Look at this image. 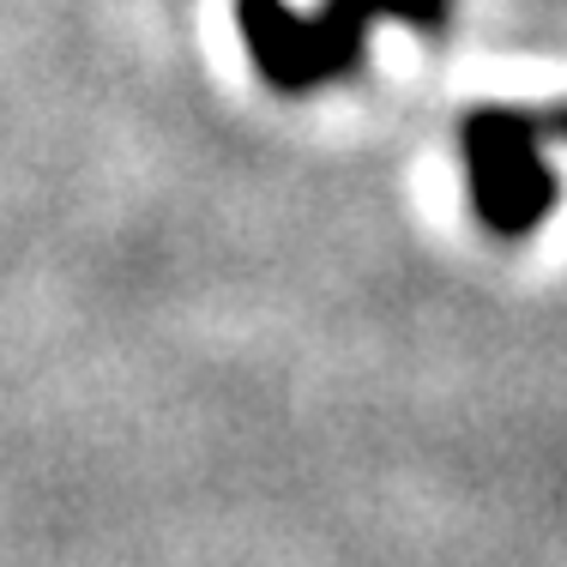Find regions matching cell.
Segmentation results:
<instances>
[{"instance_id":"cell-1","label":"cell","mask_w":567,"mask_h":567,"mask_svg":"<svg viewBox=\"0 0 567 567\" xmlns=\"http://www.w3.org/2000/svg\"><path fill=\"white\" fill-rule=\"evenodd\" d=\"M248 55L272 91H315L344 79L362 61V43L381 19L435 31L447 19V0H327L320 19H296L284 0H236Z\"/></svg>"},{"instance_id":"cell-2","label":"cell","mask_w":567,"mask_h":567,"mask_svg":"<svg viewBox=\"0 0 567 567\" xmlns=\"http://www.w3.org/2000/svg\"><path fill=\"white\" fill-rule=\"evenodd\" d=\"M544 133L549 115H519V110H477L458 127L471 169V206L495 236H525L544 224L556 206V175L544 164Z\"/></svg>"},{"instance_id":"cell-3","label":"cell","mask_w":567,"mask_h":567,"mask_svg":"<svg viewBox=\"0 0 567 567\" xmlns=\"http://www.w3.org/2000/svg\"><path fill=\"white\" fill-rule=\"evenodd\" d=\"M549 121H556V133H567V110H556V115H549Z\"/></svg>"}]
</instances>
